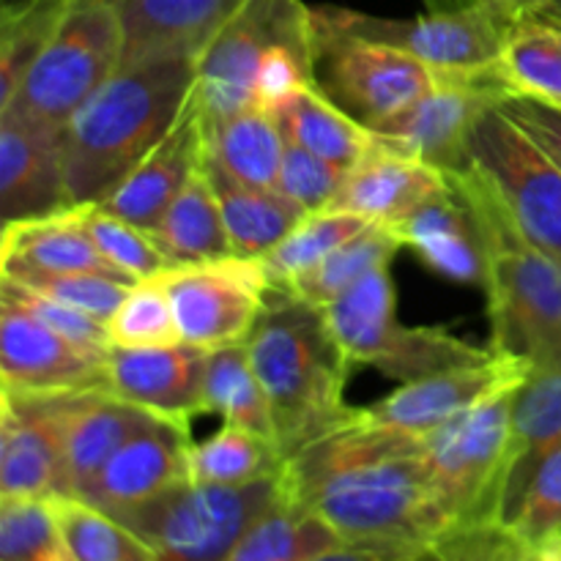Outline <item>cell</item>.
I'll return each instance as SVG.
<instances>
[{
	"label": "cell",
	"mask_w": 561,
	"mask_h": 561,
	"mask_svg": "<svg viewBox=\"0 0 561 561\" xmlns=\"http://www.w3.org/2000/svg\"><path fill=\"white\" fill-rule=\"evenodd\" d=\"M279 488L345 546L389 557H411L455 526L433 491L425 438L367 425L356 409L285 460Z\"/></svg>",
	"instance_id": "cell-1"
},
{
	"label": "cell",
	"mask_w": 561,
	"mask_h": 561,
	"mask_svg": "<svg viewBox=\"0 0 561 561\" xmlns=\"http://www.w3.org/2000/svg\"><path fill=\"white\" fill-rule=\"evenodd\" d=\"M195 88V55L118 66L60 131L75 206L102 203L173 129Z\"/></svg>",
	"instance_id": "cell-2"
},
{
	"label": "cell",
	"mask_w": 561,
	"mask_h": 561,
	"mask_svg": "<svg viewBox=\"0 0 561 561\" xmlns=\"http://www.w3.org/2000/svg\"><path fill=\"white\" fill-rule=\"evenodd\" d=\"M244 345L272 405L285 460L351 414V359L329 332L321 307L272 294Z\"/></svg>",
	"instance_id": "cell-3"
},
{
	"label": "cell",
	"mask_w": 561,
	"mask_h": 561,
	"mask_svg": "<svg viewBox=\"0 0 561 561\" xmlns=\"http://www.w3.org/2000/svg\"><path fill=\"white\" fill-rule=\"evenodd\" d=\"M458 173L485 222L491 351L526 365L561 359V263L526 239L474 170Z\"/></svg>",
	"instance_id": "cell-4"
},
{
	"label": "cell",
	"mask_w": 561,
	"mask_h": 561,
	"mask_svg": "<svg viewBox=\"0 0 561 561\" xmlns=\"http://www.w3.org/2000/svg\"><path fill=\"white\" fill-rule=\"evenodd\" d=\"M389 266L392 263L373 268L340 299L323 307L329 332L351 365H373L398 383H409L433 373L491 359V348H480L449 329L400 323Z\"/></svg>",
	"instance_id": "cell-5"
},
{
	"label": "cell",
	"mask_w": 561,
	"mask_h": 561,
	"mask_svg": "<svg viewBox=\"0 0 561 561\" xmlns=\"http://www.w3.org/2000/svg\"><path fill=\"white\" fill-rule=\"evenodd\" d=\"M121 55L124 31L113 0H71L60 27L3 110L60 135L71 115L118 71Z\"/></svg>",
	"instance_id": "cell-6"
},
{
	"label": "cell",
	"mask_w": 561,
	"mask_h": 561,
	"mask_svg": "<svg viewBox=\"0 0 561 561\" xmlns=\"http://www.w3.org/2000/svg\"><path fill=\"white\" fill-rule=\"evenodd\" d=\"M279 499V474L247 485L186 480L137 507L115 513V518L137 531L159 561H225Z\"/></svg>",
	"instance_id": "cell-7"
},
{
	"label": "cell",
	"mask_w": 561,
	"mask_h": 561,
	"mask_svg": "<svg viewBox=\"0 0 561 561\" xmlns=\"http://www.w3.org/2000/svg\"><path fill=\"white\" fill-rule=\"evenodd\" d=\"M518 383L480 400L425 436L433 491L455 524L496 520V502L513 444Z\"/></svg>",
	"instance_id": "cell-8"
},
{
	"label": "cell",
	"mask_w": 561,
	"mask_h": 561,
	"mask_svg": "<svg viewBox=\"0 0 561 561\" xmlns=\"http://www.w3.org/2000/svg\"><path fill=\"white\" fill-rule=\"evenodd\" d=\"M316 22L305 0H244L195 55V99L206 121L255 107V77L274 44L312 42Z\"/></svg>",
	"instance_id": "cell-9"
},
{
	"label": "cell",
	"mask_w": 561,
	"mask_h": 561,
	"mask_svg": "<svg viewBox=\"0 0 561 561\" xmlns=\"http://www.w3.org/2000/svg\"><path fill=\"white\" fill-rule=\"evenodd\" d=\"M466 168L485 181L526 239L561 263V170L502 107L485 110L471 126Z\"/></svg>",
	"instance_id": "cell-10"
},
{
	"label": "cell",
	"mask_w": 561,
	"mask_h": 561,
	"mask_svg": "<svg viewBox=\"0 0 561 561\" xmlns=\"http://www.w3.org/2000/svg\"><path fill=\"white\" fill-rule=\"evenodd\" d=\"M312 22L321 31L398 47L442 71H469L496 64L504 38L513 31V25L488 3L433 5L411 20L365 14L345 5H312Z\"/></svg>",
	"instance_id": "cell-11"
},
{
	"label": "cell",
	"mask_w": 561,
	"mask_h": 561,
	"mask_svg": "<svg viewBox=\"0 0 561 561\" xmlns=\"http://www.w3.org/2000/svg\"><path fill=\"white\" fill-rule=\"evenodd\" d=\"M157 277L168 290L181 343L208 354L247 343L274 294L261 257L175 263Z\"/></svg>",
	"instance_id": "cell-12"
},
{
	"label": "cell",
	"mask_w": 561,
	"mask_h": 561,
	"mask_svg": "<svg viewBox=\"0 0 561 561\" xmlns=\"http://www.w3.org/2000/svg\"><path fill=\"white\" fill-rule=\"evenodd\" d=\"M318 85L365 126L403 113L442 80V69L398 47L316 27Z\"/></svg>",
	"instance_id": "cell-13"
},
{
	"label": "cell",
	"mask_w": 561,
	"mask_h": 561,
	"mask_svg": "<svg viewBox=\"0 0 561 561\" xmlns=\"http://www.w3.org/2000/svg\"><path fill=\"white\" fill-rule=\"evenodd\" d=\"M513 96L499 64L469 71H442L431 93L373 126L381 146L422 159L438 170H463L471 126L485 110Z\"/></svg>",
	"instance_id": "cell-14"
},
{
	"label": "cell",
	"mask_w": 561,
	"mask_h": 561,
	"mask_svg": "<svg viewBox=\"0 0 561 561\" xmlns=\"http://www.w3.org/2000/svg\"><path fill=\"white\" fill-rule=\"evenodd\" d=\"M447 184L422 201L394 233L422 266L455 285L485 290L488 236L482 214L458 170H444Z\"/></svg>",
	"instance_id": "cell-15"
},
{
	"label": "cell",
	"mask_w": 561,
	"mask_h": 561,
	"mask_svg": "<svg viewBox=\"0 0 561 561\" xmlns=\"http://www.w3.org/2000/svg\"><path fill=\"white\" fill-rule=\"evenodd\" d=\"M0 381L5 392L107 389V359L93 356L9 299H0Z\"/></svg>",
	"instance_id": "cell-16"
},
{
	"label": "cell",
	"mask_w": 561,
	"mask_h": 561,
	"mask_svg": "<svg viewBox=\"0 0 561 561\" xmlns=\"http://www.w3.org/2000/svg\"><path fill=\"white\" fill-rule=\"evenodd\" d=\"M529 373V365L513 356L493 354L480 365L453 367V370L433 373L416 381L400 383L378 403L356 409V416L367 425L389 427V431L409 433V436H431L444 422L455 420L480 400L491 398L510 383H520Z\"/></svg>",
	"instance_id": "cell-17"
},
{
	"label": "cell",
	"mask_w": 561,
	"mask_h": 561,
	"mask_svg": "<svg viewBox=\"0 0 561 561\" xmlns=\"http://www.w3.org/2000/svg\"><path fill=\"white\" fill-rule=\"evenodd\" d=\"M55 496L75 488L47 398L0 389V499Z\"/></svg>",
	"instance_id": "cell-18"
},
{
	"label": "cell",
	"mask_w": 561,
	"mask_h": 561,
	"mask_svg": "<svg viewBox=\"0 0 561 561\" xmlns=\"http://www.w3.org/2000/svg\"><path fill=\"white\" fill-rule=\"evenodd\" d=\"M190 422L153 416L115 449L80 496L113 515L137 507L190 480Z\"/></svg>",
	"instance_id": "cell-19"
},
{
	"label": "cell",
	"mask_w": 561,
	"mask_h": 561,
	"mask_svg": "<svg viewBox=\"0 0 561 561\" xmlns=\"http://www.w3.org/2000/svg\"><path fill=\"white\" fill-rule=\"evenodd\" d=\"M75 208L66 181L60 135L22 115L0 113V214L5 222Z\"/></svg>",
	"instance_id": "cell-20"
},
{
	"label": "cell",
	"mask_w": 561,
	"mask_h": 561,
	"mask_svg": "<svg viewBox=\"0 0 561 561\" xmlns=\"http://www.w3.org/2000/svg\"><path fill=\"white\" fill-rule=\"evenodd\" d=\"M203 148H206V121L192 91L173 129L137 162V168L99 206L137 228L151 230L184 190L190 175L201 168Z\"/></svg>",
	"instance_id": "cell-21"
},
{
	"label": "cell",
	"mask_w": 561,
	"mask_h": 561,
	"mask_svg": "<svg viewBox=\"0 0 561 561\" xmlns=\"http://www.w3.org/2000/svg\"><path fill=\"white\" fill-rule=\"evenodd\" d=\"M208 351L179 343L168 348H110L107 392L179 422L203 414Z\"/></svg>",
	"instance_id": "cell-22"
},
{
	"label": "cell",
	"mask_w": 561,
	"mask_h": 561,
	"mask_svg": "<svg viewBox=\"0 0 561 561\" xmlns=\"http://www.w3.org/2000/svg\"><path fill=\"white\" fill-rule=\"evenodd\" d=\"M58 422L71 488L80 496L115 449L153 420V411L115 398L107 389L44 394Z\"/></svg>",
	"instance_id": "cell-23"
},
{
	"label": "cell",
	"mask_w": 561,
	"mask_h": 561,
	"mask_svg": "<svg viewBox=\"0 0 561 561\" xmlns=\"http://www.w3.org/2000/svg\"><path fill=\"white\" fill-rule=\"evenodd\" d=\"M444 184V170L392 151L376 140L370 151L345 173L343 186L329 208L359 214L367 222L394 228Z\"/></svg>",
	"instance_id": "cell-24"
},
{
	"label": "cell",
	"mask_w": 561,
	"mask_h": 561,
	"mask_svg": "<svg viewBox=\"0 0 561 561\" xmlns=\"http://www.w3.org/2000/svg\"><path fill=\"white\" fill-rule=\"evenodd\" d=\"M124 31L121 66L157 55H197L244 0H113Z\"/></svg>",
	"instance_id": "cell-25"
},
{
	"label": "cell",
	"mask_w": 561,
	"mask_h": 561,
	"mask_svg": "<svg viewBox=\"0 0 561 561\" xmlns=\"http://www.w3.org/2000/svg\"><path fill=\"white\" fill-rule=\"evenodd\" d=\"M0 268L3 274H121L104 261L88 236L82 206L49 214V217L5 222L3 236H0Z\"/></svg>",
	"instance_id": "cell-26"
},
{
	"label": "cell",
	"mask_w": 561,
	"mask_h": 561,
	"mask_svg": "<svg viewBox=\"0 0 561 561\" xmlns=\"http://www.w3.org/2000/svg\"><path fill=\"white\" fill-rule=\"evenodd\" d=\"M201 170L219 203L233 255L263 257L305 217V211L277 190H257L236 181L208 157L206 148H203Z\"/></svg>",
	"instance_id": "cell-27"
},
{
	"label": "cell",
	"mask_w": 561,
	"mask_h": 561,
	"mask_svg": "<svg viewBox=\"0 0 561 561\" xmlns=\"http://www.w3.org/2000/svg\"><path fill=\"white\" fill-rule=\"evenodd\" d=\"M561 442V359L537 362L515 389L513 400V444L499 499L526 480L531 469L546 458L548 449ZM499 504V502H496Z\"/></svg>",
	"instance_id": "cell-28"
},
{
	"label": "cell",
	"mask_w": 561,
	"mask_h": 561,
	"mask_svg": "<svg viewBox=\"0 0 561 561\" xmlns=\"http://www.w3.org/2000/svg\"><path fill=\"white\" fill-rule=\"evenodd\" d=\"M206 153L241 184L277 190L285 131L277 115L252 107L230 118L206 121Z\"/></svg>",
	"instance_id": "cell-29"
},
{
	"label": "cell",
	"mask_w": 561,
	"mask_h": 561,
	"mask_svg": "<svg viewBox=\"0 0 561 561\" xmlns=\"http://www.w3.org/2000/svg\"><path fill=\"white\" fill-rule=\"evenodd\" d=\"M277 121L285 137L305 146L307 151L329 159L348 173L373 148L376 135L370 126L345 113L318 82L301 88L290 102L277 110Z\"/></svg>",
	"instance_id": "cell-30"
},
{
	"label": "cell",
	"mask_w": 561,
	"mask_h": 561,
	"mask_svg": "<svg viewBox=\"0 0 561 561\" xmlns=\"http://www.w3.org/2000/svg\"><path fill=\"white\" fill-rule=\"evenodd\" d=\"M203 162V159H201ZM148 233L153 236L164 255L175 263H206L233 255L222 211L208 186L206 175L197 168L179 192L168 211Z\"/></svg>",
	"instance_id": "cell-31"
},
{
	"label": "cell",
	"mask_w": 561,
	"mask_h": 561,
	"mask_svg": "<svg viewBox=\"0 0 561 561\" xmlns=\"http://www.w3.org/2000/svg\"><path fill=\"white\" fill-rule=\"evenodd\" d=\"M496 64L513 96L561 107V20L557 16H524L504 38Z\"/></svg>",
	"instance_id": "cell-32"
},
{
	"label": "cell",
	"mask_w": 561,
	"mask_h": 561,
	"mask_svg": "<svg viewBox=\"0 0 561 561\" xmlns=\"http://www.w3.org/2000/svg\"><path fill=\"white\" fill-rule=\"evenodd\" d=\"M203 414H219L228 425L247 427L277 444L272 405L252 370L247 345L211 351L203 378Z\"/></svg>",
	"instance_id": "cell-33"
},
{
	"label": "cell",
	"mask_w": 561,
	"mask_h": 561,
	"mask_svg": "<svg viewBox=\"0 0 561 561\" xmlns=\"http://www.w3.org/2000/svg\"><path fill=\"white\" fill-rule=\"evenodd\" d=\"M343 546L327 520L283 496L252 524L225 561H312Z\"/></svg>",
	"instance_id": "cell-34"
},
{
	"label": "cell",
	"mask_w": 561,
	"mask_h": 561,
	"mask_svg": "<svg viewBox=\"0 0 561 561\" xmlns=\"http://www.w3.org/2000/svg\"><path fill=\"white\" fill-rule=\"evenodd\" d=\"M400 247H403V241L398 239L392 228L370 222L354 239L329 252L318 266L296 277L285 294L323 310L334 299H340L351 285L359 283L365 274H370L373 268L392 263Z\"/></svg>",
	"instance_id": "cell-35"
},
{
	"label": "cell",
	"mask_w": 561,
	"mask_h": 561,
	"mask_svg": "<svg viewBox=\"0 0 561 561\" xmlns=\"http://www.w3.org/2000/svg\"><path fill=\"white\" fill-rule=\"evenodd\" d=\"M279 447L247 427L225 422L217 433L190 447V480L206 485H247L279 474Z\"/></svg>",
	"instance_id": "cell-36"
},
{
	"label": "cell",
	"mask_w": 561,
	"mask_h": 561,
	"mask_svg": "<svg viewBox=\"0 0 561 561\" xmlns=\"http://www.w3.org/2000/svg\"><path fill=\"white\" fill-rule=\"evenodd\" d=\"M71 0H3L0 5V110L20 91L33 60L64 22Z\"/></svg>",
	"instance_id": "cell-37"
},
{
	"label": "cell",
	"mask_w": 561,
	"mask_h": 561,
	"mask_svg": "<svg viewBox=\"0 0 561 561\" xmlns=\"http://www.w3.org/2000/svg\"><path fill=\"white\" fill-rule=\"evenodd\" d=\"M49 504L75 561H159L137 531L82 496H55Z\"/></svg>",
	"instance_id": "cell-38"
},
{
	"label": "cell",
	"mask_w": 561,
	"mask_h": 561,
	"mask_svg": "<svg viewBox=\"0 0 561 561\" xmlns=\"http://www.w3.org/2000/svg\"><path fill=\"white\" fill-rule=\"evenodd\" d=\"M367 219L359 214L340 211V208H321L301 217V222L279 241L277 247L261 257L274 294H285L296 277L310 272L332 250L354 239L367 228Z\"/></svg>",
	"instance_id": "cell-39"
},
{
	"label": "cell",
	"mask_w": 561,
	"mask_h": 561,
	"mask_svg": "<svg viewBox=\"0 0 561 561\" xmlns=\"http://www.w3.org/2000/svg\"><path fill=\"white\" fill-rule=\"evenodd\" d=\"M496 524L507 526L535 551L561 535V442L548 449L515 491L499 499Z\"/></svg>",
	"instance_id": "cell-40"
},
{
	"label": "cell",
	"mask_w": 561,
	"mask_h": 561,
	"mask_svg": "<svg viewBox=\"0 0 561 561\" xmlns=\"http://www.w3.org/2000/svg\"><path fill=\"white\" fill-rule=\"evenodd\" d=\"M104 327L113 348H168L181 343L168 290L157 274L137 279Z\"/></svg>",
	"instance_id": "cell-41"
},
{
	"label": "cell",
	"mask_w": 561,
	"mask_h": 561,
	"mask_svg": "<svg viewBox=\"0 0 561 561\" xmlns=\"http://www.w3.org/2000/svg\"><path fill=\"white\" fill-rule=\"evenodd\" d=\"M0 561H75L49 499H0Z\"/></svg>",
	"instance_id": "cell-42"
},
{
	"label": "cell",
	"mask_w": 561,
	"mask_h": 561,
	"mask_svg": "<svg viewBox=\"0 0 561 561\" xmlns=\"http://www.w3.org/2000/svg\"><path fill=\"white\" fill-rule=\"evenodd\" d=\"M82 222H85L88 236L93 239L96 250L102 252L104 261L118 268L121 274L135 279V283L173 266V261L164 255L162 247L153 241V236L146 228H137V225L115 217L99 203L82 206Z\"/></svg>",
	"instance_id": "cell-43"
},
{
	"label": "cell",
	"mask_w": 561,
	"mask_h": 561,
	"mask_svg": "<svg viewBox=\"0 0 561 561\" xmlns=\"http://www.w3.org/2000/svg\"><path fill=\"white\" fill-rule=\"evenodd\" d=\"M403 561H537V551L496 520H474L455 524Z\"/></svg>",
	"instance_id": "cell-44"
},
{
	"label": "cell",
	"mask_w": 561,
	"mask_h": 561,
	"mask_svg": "<svg viewBox=\"0 0 561 561\" xmlns=\"http://www.w3.org/2000/svg\"><path fill=\"white\" fill-rule=\"evenodd\" d=\"M5 277L16 279L25 288L36 290V294L49 296V299L69 305L75 310L93 316L96 321H110L124 296L135 285V279L124 277V274H102V272H66V274H5Z\"/></svg>",
	"instance_id": "cell-45"
},
{
	"label": "cell",
	"mask_w": 561,
	"mask_h": 561,
	"mask_svg": "<svg viewBox=\"0 0 561 561\" xmlns=\"http://www.w3.org/2000/svg\"><path fill=\"white\" fill-rule=\"evenodd\" d=\"M345 181V170L332 164L329 159L307 151L305 146L285 137L283 168H279L277 192L288 197L290 203L301 208L305 214L321 211L332 206L337 197L340 186Z\"/></svg>",
	"instance_id": "cell-46"
},
{
	"label": "cell",
	"mask_w": 561,
	"mask_h": 561,
	"mask_svg": "<svg viewBox=\"0 0 561 561\" xmlns=\"http://www.w3.org/2000/svg\"><path fill=\"white\" fill-rule=\"evenodd\" d=\"M0 299H9L14 305H20L22 310H27L31 316H36L38 321L47 323L49 329H55L58 334H64L66 340H71L75 345H80L82 351L93 356H102L107 359L110 356V337L104 321H96L93 316H85V312L75 310L69 305H60V301L49 299V296L36 294V290L25 288L22 283L11 277H0Z\"/></svg>",
	"instance_id": "cell-47"
},
{
	"label": "cell",
	"mask_w": 561,
	"mask_h": 561,
	"mask_svg": "<svg viewBox=\"0 0 561 561\" xmlns=\"http://www.w3.org/2000/svg\"><path fill=\"white\" fill-rule=\"evenodd\" d=\"M499 107L557 162L561 170V107L529 96H510Z\"/></svg>",
	"instance_id": "cell-48"
},
{
	"label": "cell",
	"mask_w": 561,
	"mask_h": 561,
	"mask_svg": "<svg viewBox=\"0 0 561 561\" xmlns=\"http://www.w3.org/2000/svg\"><path fill=\"white\" fill-rule=\"evenodd\" d=\"M312 561H403V559L389 557V553H381V551H367V548L343 546V548H334V551L323 553V557H318Z\"/></svg>",
	"instance_id": "cell-49"
},
{
	"label": "cell",
	"mask_w": 561,
	"mask_h": 561,
	"mask_svg": "<svg viewBox=\"0 0 561 561\" xmlns=\"http://www.w3.org/2000/svg\"><path fill=\"white\" fill-rule=\"evenodd\" d=\"M537 561H561V535L537 548Z\"/></svg>",
	"instance_id": "cell-50"
},
{
	"label": "cell",
	"mask_w": 561,
	"mask_h": 561,
	"mask_svg": "<svg viewBox=\"0 0 561 561\" xmlns=\"http://www.w3.org/2000/svg\"><path fill=\"white\" fill-rule=\"evenodd\" d=\"M537 14L557 16V20H561V0H542L540 9H537Z\"/></svg>",
	"instance_id": "cell-51"
}]
</instances>
